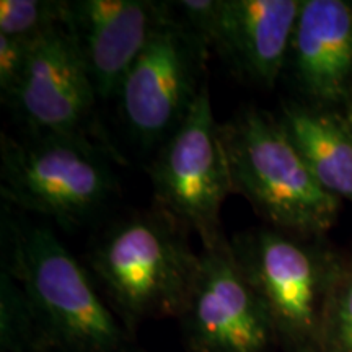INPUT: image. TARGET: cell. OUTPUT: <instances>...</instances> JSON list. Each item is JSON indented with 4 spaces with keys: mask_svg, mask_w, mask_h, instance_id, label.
Segmentation results:
<instances>
[{
    "mask_svg": "<svg viewBox=\"0 0 352 352\" xmlns=\"http://www.w3.org/2000/svg\"><path fill=\"white\" fill-rule=\"evenodd\" d=\"M2 232V271L20 289L39 351L126 352L120 321L54 232L10 220Z\"/></svg>",
    "mask_w": 352,
    "mask_h": 352,
    "instance_id": "obj_1",
    "label": "cell"
},
{
    "mask_svg": "<svg viewBox=\"0 0 352 352\" xmlns=\"http://www.w3.org/2000/svg\"><path fill=\"white\" fill-rule=\"evenodd\" d=\"M233 192L272 228L320 236L334 226L341 199L329 195L290 142L280 122L256 107L220 124Z\"/></svg>",
    "mask_w": 352,
    "mask_h": 352,
    "instance_id": "obj_2",
    "label": "cell"
},
{
    "mask_svg": "<svg viewBox=\"0 0 352 352\" xmlns=\"http://www.w3.org/2000/svg\"><path fill=\"white\" fill-rule=\"evenodd\" d=\"M186 235L153 209L118 220L91 246L90 270L127 321L183 315L201 261Z\"/></svg>",
    "mask_w": 352,
    "mask_h": 352,
    "instance_id": "obj_3",
    "label": "cell"
},
{
    "mask_svg": "<svg viewBox=\"0 0 352 352\" xmlns=\"http://www.w3.org/2000/svg\"><path fill=\"white\" fill-rule=\"evenodd\" d=\"M0 188L8 204L80 227L116 195L113 153L90 140L2 135Z\"/></svg>",
    "mask_w": 352,
    "mask_h": 352,
    "instance_id": "obj_4",
    "label": "cell"
},
{
    "mask_svg": "<svg viewBox=\"0 0 352 352\" xmlns=\"http://www.w3.org/2000/svg\"><path fill=\"white\" fill-rule=\"evenodd\" d=\"M277 228L236 233L230 246L276 333L296 347L321 342L324 311L341 267L327 254Z\"/></svg>",
    "mask_w": 352,
    "mask_h": 352,
    "instance_id": "obj_5",
    "label": "cell"
},
{
    "mask_svg": "<svg viewBox=\"0 0 352 352\" xmlns=\"http://www.w3.org/2000/svg\"><path fill=\"white\" fill-rule=\"evenodd\" d=\"M148 176L155 209L186 233H196L202 248L226 239L220 209L233 184L208 83L179 129L158 147Z\"/></svg>",
    "mask_w": 352,
    "mask_h": 352,
    "instance_id": "obj_6",
    "label": "cell"
},
{
    "mask_svg": "<svg viewBox=\"0 0 352 352\" xmlns=\"http://www.w3.org/2000/svg\"><path fill=\"white\" fill-rule=\"evenodd\" d=\"M208 56L209 44L173 15L153 34L114 96L139 144L160 147L179 129L208 83Z\"/></svg>",
    "mask_w": 352,
    "mask_h": 352,
    "instance_id": "obj_7",
    "label": "cell"
},
{
    "mask_svg": "<svg viewBox=\"0 0 352 352\" xmlns=\"http://www.w3.org/2000/svg\"><path fill=\"white\" fill-rule=\"evenodd\" d=\"M96 101L98 95L76 39L59 25L33 38L25 74L7 107L30 138L98 144Z\"/></svg>",
    "mask_w": 352,
    "mask_h": 352,
    "instance_id": "obj_8",
    "label": "cell"
},
{
    "mask_svg": "<svg viewBox=\"0 0 352 352\" xmlns=\"http://www.w3.org/2000/svg\"><path fill=\"white\" fill-rule=\"evenodd\" d=\"M183 318L196 352H266L276 333L227 239L202 248Z\"/></svg>",
    "mask_w": 352,
    "mask_h": 352,
    "instance_id": "obj_9",
    "label": "cell"
},
{
    "mask_svg": "<svg viewBox=\"0 0 352 352\" xmlns=\"http://www.w3.org/2000/svg\"><path fill=\"white\" fill-rule=\"evenodd\" d=\"M171 19L168 2L74 0L64 26L76 39L98 100L116 96L122 78L153 34Z\"/></svg>",
    "mask_w": 352,
    "mask_h": 352,
    "instance_id": "obj_10",
    "label": "cell"
},
{
    "mask_svg": "<svg viewBox=\"0 0 352 352\" xmlns=\"http://www.w3.org/2000/svg\"><path fill=\"white\" fill-rule=\"evenodd\" d=\"M289 54L298 87L315 107L344 98L352 78L351 3L302 2Z\"/></svg>",
    "mask_w": 352,
    "mask_h": 352,
    "instance_id": "obj_11",
    "label": "cell"
},
{
    "mask_svg": "<svg viewBox=\"0 0 352 352\" xmlns=\"http://www.w3.org/2000/svg\"><path fill=\"white\" fill-rule=\"evenodd\" d=\"M298 0H226L215 50L246 80L272 87L287 59Z\"/></svg>",
    "mask_w": 352,
    "mask_h": 352,
    "instance_id": "obj_12",
    "label": "cell"
},
{
    "mask_svg": "<svg viewBox=\"0 0 352 352\" xmlns=\"http://www.w3.org/2000/svg\"><path fill=\"white\" fill-rule=\"evenodd\" d=\"M280 126L329 195L352 202V129L320 107L284 104Z\"/></svg>",
    "mask_w": 352,
    "mask_h": 352,
    "instance_id": "obj_13",
    "label": "cell"
},
{
    "mask_svg": "<svg viewBox=\"0 0 352 352\" xmlns=\"http://www.w3.org/2000/svg\"><path fill=\"white\" fill-rule=\"evenodd\" d=\"M65 2L50 0H2L0 2V34L16 38H36L64 25Z\"/></svg>",
    "mask_w": 352,
    "mask_h": 352,
    "instance_id": "obj_14",
    "label": "cell"
},
{
    "mask_svg": "<svg viewBox=\"0 0 352 352\" xmlns=\"http://www.w3.org/2000/svg\"><path fill=\"white\" fill-rule=\"evenodd\" d=\"M321 344L328 352H352V264L341 267L324 311Z\"/></svg>",
    "mask_w": 352,
    "mask_h": 352,
    "instance_id": "obj_15",
    "label": "cell"
},
{
    "mask_svg": "<svg viewBox=\"0 0 352 352\" xmlns=\"http://www.w3.org/2000/svg\"><path fill=\"white\" fill-rule=\"evenodd\" d=\"M33 38H16L0 34V94L7 103L23 77Z\"/></svg>",
    "mask_w": 352,
    "mask_h": 352,
    "instance_id": "obj_16",
    "label": "cell"
},
{
    "mask_svg": "<svg viewBox=\"0 0 352 352\" xmlns=\"http://www.w3.org/2000/svg\"><path fill=\"white\" fill-rule=\"evenodd\" d=\"M347 124L352 129V96H351V107H349V118H347Z\"/></svg>",
    "mask_w": 352,
    "mask_h": 352,
    "instance_id": "obj_17",
    "label": "cell"
}]
</instances>
